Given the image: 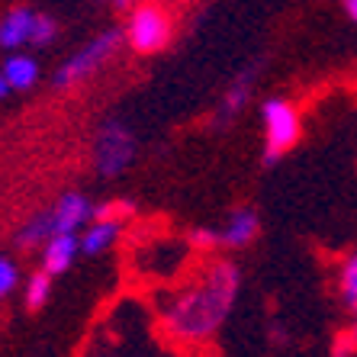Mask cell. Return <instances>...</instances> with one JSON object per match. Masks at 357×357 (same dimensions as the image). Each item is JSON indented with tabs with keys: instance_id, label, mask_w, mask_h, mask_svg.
<instances>
[{
	"instance_id": "6da1fadb",
	"label": "cell",
	"mask_w": 357,
	"mask_h": 357,
	"mask_svg": "<svg viewBox=\"0 0 357 357\" xmlns=\"http://www.w3.org/2000/svg\"><path fill=\"white\" fill-rule=\"evenodd\" d=\"M241 293V267L232 258H213L161 303V325L174 341L206 344L222 332Z\"/></svg>"
},
{
	"instance_id": "7a4b0ae2",
	"label": "cell",
	"mask_w": 357,
	"mask_h": 357,
	"mask_svg": "<svg viewBox=\"0 0 357 357\" xmlns=\"http://www.w3.org/2000/svg\"><path fill=\"white\" fill-rule=\"evenodd\" d=\"M303 139V113L290 97H267L261 103V161L274 167Z\"/></svg>"
},
{
	"instance_id": "3957f363",
	"label": "cell",
	"mask_w": 357,
	"mask_h": 357,
	"mask_svg": "<svg viewBox=\"0 0 357 357\" xmlns=\"http://www.w3.org/2000/svg\"><path fill=\"white\" fill-rule=\"evenodd\" d=\"M123 45H126L123 29H103V33H97L93 39H87L75 55H68V59L55 68L52 84H55L59 91H71V87H77V84L91 81L97 71H103L109 61L116 59Z\"/></svg>"
},
{
	"instance_id": "277c9868",
	"label": "cell",
	"mask_w": 357,
	"mask_h": 357,
	"mask_svg": "<svg viewBox=\"0 0 357 357\" xmlns=\"http://www.w3.org/2000/svg\"><path fill=\"white\" fill-rule=\"evenodd\" d=\"M139 155V142H135L132 126L126 119H107L100 123V129L93 132V145H91V158H93V171L103 181H116L123 177L129 167L135 165Z\"/></svg>"
},
{
	"instance_id": "5b68a950",
	"label": "cell",
	"mask_w": 357,
	"mask_h": 357,
	"mask_svg": "<svg viewBox=\"0 0 357 357\" xmlns=\"http://www.w3.org/2000/svg\"><path fill=\"white\" fill-rule=\"evenodd\" d=\"M129 20L123 26V39L135 55H158L174 39V20L155 0H139L132 10H126Z\"/></svg>"
},
{
	"instance_id": "8992f818",
	"label": "cell",
	"mask_w": 357,
	"mask_h": 357,
	"mask_svg": "<svg viewBox=\"0 0 357 357\" xmlns=\"http://www.w3.org/2000/svg\"><path fill=\"white\" fill-rule=\"evenodd\" d=\"M59 36V23L49 13L26 7H10L0 17V49L20 52V49H45L52 45V39Z\"/></svg>"
},
{
	"instance_id": "52a82bcc",
	"label": "cell",
	"mask_w": 357,
	"mask_h": 357,
	"mask_svg": "<svg viewBox=\"0 0 357 357\" xmlns=\"http://www.w3.org/2000/svg\"><path fill=\"white\" fill-rule=\"evenodd\" d=\"M261 71H264V61L258 59V61H248V65L238 68V71L232 75V81L225 84L219 103L213 107V116H209V129H213V132H225V129H229V126L251 107Z\"/></svg>"
},
{
	"instance_id": "ba28073f",
	"label": "cell",
	"mask_w": 357,
	"mask_h": 357,
	"mask_svg": "<svg viewBox=\"0 0 357 357\" xmlns=\"http://www.w3.org/2000/svg\"><path fill=\"white\" fill-rule=\"evenodd\" d=\"M261 235V213L255 206H235L219 225V251H241Z\"/></svg>"
},
{
	"instance_id": "9c48e42d",
	"label": "cell",
	"mask_w": 357,
	"mask_h": 357,
	"mask_svg": "<svg viewBox=\"0 0 357 357\" xmlns=\"http://www.w3.org/2000/svg\"><path fill=\"white\" fill-rule=\"evenodd\" d=\"M93 203L87 197H84L81 190H68L61 193L55 203L49 206V219H52V232H71L77 235L84 229V225L93 219Z\"/></svg>"
},
{
	"instance_id": "30bf717a",
	"label": "cell",
	"mask_w": 357,
	"mask_h": 357,
	"mask_svg": "<svg viewBox=\"0 0 357 357\" xmlns=\"http://www.w3.org/2000/svg\"><path fill=\"white\" fill-rule=\"evenodd\" d=\"M123 225L126 219H116V216H93L91 222L84 225L81 232H77V245H81V255L87 258H100V255H107L116 238L123 235Z\"/></svg>"
},
{
	"instance_id": "8fae6325",
	"label": "cell",
	"mask_w": 357,
	"mask_h": 357,
	"mask_svg": "<svg viewBox=\"0 0 357 357\" xmlns=\"http://www.w3.org/2000/svg\"><path fill=\"white\" fill-rule=\"evenodd\" d=\"M77 255H81L77 235H71V232L52 235V238L42 241V271L52 274V277L65 274V271H71V264L77 261Z\"/></svg>"
},
{
	"instance_id": "7c38bea8",
	"label": "cell",
	"mask_w": 357,
	"mask_h": 357,
	"mask_svg": "<svg viewBox=\"0 0 357 357\" xmlns=\"http://www.w3.org/2000/svg\"><path fill=\"white\" fill-rule=\"evenodd\" d=\"M0 75L10 84V91H33L39 84V61L33 55H26L23 49L10 52L3 59V65H0Z\"/></svg>"
},
{
	"instance_id": "4fadbf2b",
	"label": "cell",
	"mask_w": 357,
	"mask_h": 357,
	"mask_svg": "<svg viewBox=\"0 0 357 357\" xmlns=\"http://www.w3.org/2000/svg\"><path fill=\"white\" fill-rule=\"evenodd\" d=\"M335 287H338L341 306L357 316V248L341 258L338 274H335Z\"/></svg>"
},
{
	"instance_id": "5bb4252c",
	"label": "cell",
	"mask_w": 357,
	"mask_h": 357,
	"mask_svg": "<svg viewBox=\"0 0 357 357\" xmlns=\"http://www.w3.org/2000/svg\"><path fill=\"white\" fill-rule=\"evenodd\" d=\"M52 219H49V206L39 209L36 216H29L17 232V245L20 248H42V241L52 238Z\"/></svg>"
},
{
	"instance_id": "9a60e30c",
	"label": "cell",
	"mask_w": 357,
	"mask_h": 357,
	"mask_svg": "<svg viewBox=\"0 0 357 357\" xmlns=\"http://www.w3.org/2000/svg\"><path fill=\"white\" fill-rule=\"evenodd\" d=\"M52 280H55V277L45 274L42 267L36 271V274L26 277V287H23V303H26V309L39 312V309L49 303V299H52Z\"/></svg>"
},
{
	"instance_id": "2e32d148",
	"label": "cell",
	"mask_w": 357,
	"mask_h": 357,
	"mask_svg": "<svg viewBox=\"0 0 357 357\" xmlns=\"http://www.w3.org/2000/svg\"><path fill=\"white\" fill-rule=\"evenodd\" d=\"M187 245H190L193 251H219V229H209V225H197V229H190V235H187Z\"/></svg>"
},
{
	"instance_id": "e0dca14e",
	"label": "cell",
	"mask_w": 357,
	"mask_h": 357,
	"mask_svg": "<svg viewBox=\"0 0 357 357\" xmlns=\"http://www.w3.org/2000/svg\"><path fill=\"white\" fill-rule=\"evenodd\" d=\"M20 287V267L13 258L0 255V299H7L10 293Z\"/></svg>"
},
{
	"instance_id": "ac0fdd59",
	"label": "cell",
	"mask_w": 357,
	"mask_h": 357,
	"mask_svg": "<svg viewBox=\"0 0 357 357\" xmlns=\"http://www.w3.org/2000/svg\"><path fill=\"white\" fill-rule=\"evenodd\" d=\"M357 354V344L351 335H344V338H335V348H332V357H354Z\"/></svg>"
},
{
	"instance_id": "d6986e66",
	"label": "cell",
	"mask_w": 357,
	"mask_h": 357,
	"mask_svg": "<svg viewBox=\"0 0 357 357\" xmlns=\"http://www.w3.org/2000/svg\"><path fill=\"white\" fill-rule=\"evenodd\" d=\"M341 10H344V17L357 26V0H341Z\"/></svg>"
},
{
	"instance_id": "ffe728a7",
	"label": "cell",
	"mask_w": 357,
	"mask_h": 357,
	"mask_svg": "<svg viewBox=\"0 0 357 357\" xmlns=\"http://www.w3.org/2000/svg\"><path fill=\"white\" fill-rule=\"evenodd\" d=\"M109 3H113L116 10H132L135 3H139V0H109Z\"/></svg>"
},
{
	"instance_id": "44dd1931",
	"label": "cell",
	"mask_w": 357,
	"mask_h": 357,
	"mask_svg": "<svg viewBox=\"0 0 357 357\" xmlns=\"http://www.w3.org/2000/svg\"><path fill=\"white\" fill-rule=\"evenodd\" d=\"M10 93H13V91H10V84L3 81V75H0V100H7Z\"/></svg>"
},
{
	"instance_id": "7402d4cb",
	"label": "cell",
	"mask_w": 357,
	"mask_h": 357,
	"mask_svg": "<svg viewBox=\"0 0 357 357\" xmlns=\"http://www.w3.org/2000/svg\"><path fill=\"white\" fill-rule=\"evenodd\" d=\"M351 338H354V344H357V319H354V328H351Z\"/></svg>"
}]
</instances>
